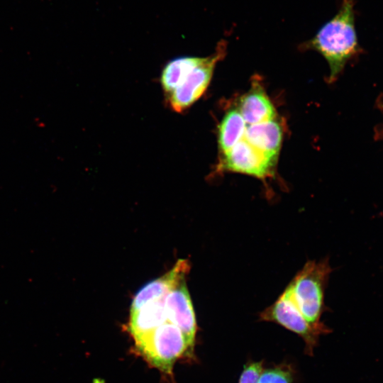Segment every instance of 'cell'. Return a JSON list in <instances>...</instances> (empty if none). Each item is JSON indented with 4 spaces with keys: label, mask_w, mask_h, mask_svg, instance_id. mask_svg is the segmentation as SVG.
<instances>
[{
    "label": "cell",
    "mask_w": 383,
    "mask_h": 383,
    "mask_svg": "<svg viewBox=\"0 0 383 383\" xmlns=\"http://www.w3.org/2000/svg\"><path fill=\"white\" fill-rule=\"evenodd\" d=\"M203 60L204 57L185 56L168 62L160 76V84L165 96L172 92Z\"/></svg>",
    "instance_id": "12"
},
{
    "label": "cell",
    "mask_w": 383,
    "mask_h": 383,
    "mask_svg": "<svg viewBox=\"0 0 383 383\" xmlns=\"http://www.w3.org/2000/svg\"><path fill=\"white\" fill-rule=\"evenodd\" d=\"M263 370L262 361L250 362L244 367L239 383H257Z\"/></svg>",
    "instance_id": "15"
},
{
    "label": "cell",
    "mask_w": 383,
    "mask_h": 383,
    "mask_svg": "<svg viewBox=\"0 0 383 383\" xmlns=\"http://www.w3.org/2000/svg\"><path fill=\"white\" fill-rule=\"evenodd\" d=\"M165 296L148 302L137 311L130 313L128 328L134 340L168 321Z\"/></svg>",
    "instance_id": "10"
},
{
    "label": "cell",
    "mask_w": 383,
    "mask_h": 383,
    "mask_svg": "<svg viewBox=\"0 0 383 383\" xmlns=\"http://www.w3.org/2000/svg\"><path fill=\"white\" fill-rule=\"evenodd\" d=\"M331 270L328 260H309L286 287L297 309L311 324L321 323L325 289Z\"/></svg>",
    "instance_id": "2"
},
{
    "label": "cell",
    "mask_w": 383,
    "mask_h": 383,
    "mask_svg": "<svg viewBox=\"0 0 383 383\" xmlns=\"http://www.w3.org/2000/svg\"><path fill=\"white\" fill-rule=\"evenodd\" d=\"M262 321L277 323L298 334L306 343V350L311 355L318 336L328 331L323 323H310L297 309L287 289L277 300L260 313Z\"/></svg>",
    "instance_id": "4"
},
{
    "label": "cell",
    "mask_w": 383,
    "mask_h": 383,
    "mask_svg": "<svg viewBox=\"0 0 383 383\" xmlns=\"http://www.w3.org/2000/svg\"><path fill=\"white\" fill-rule=\"evenodd\" d=\"M190 269L188 260H178L173 267L162 276L143 285L135 294L131 305L130 313L152 301L160 299L174 289L182 281Z\"/></svg>",
    "instance_id": "8"
},
{
    "label": "cell",
    "mask_w": 383,
    "mask_h": 383,
    "mask_svg": "<svg viewBox=\"0 0 383 383\" xmlns=\"http://www.w3.org/2000/svg\"><path fill=\"white\" fill-rule=\"evenodd\" d=\"M226 42L221 40L211 56L194 68L183 82L170 94L166 96L170 109L182 113L191 106L204 94L208 87L217 62L226 54Z\"/></svg>",
    "instance_id": "5"
},
{
    "label": "cell",
    "mask_w": 383,
    "mask_h": 383,
    "mask_svg": "<svg viewBox=\"0 0 383 383\" xmlns=\"http://www.w3.org/2000/svg\"><path fill=\"white\" fill-rule=\"evenodd\" d=\"M238 110L248 125L273 120L275 115L272 102L256 81L252 83L249 91L240 99Z\"/></svg>",
    "instance_id": "9"
},
{
    "label": "cell",
    "mask_w": 383,
    "mask_h": 383,
    "mask_svg": "<svg viewBox=\"0 0 383 383\" xmlns=\"http://www.w3.org/2000/svg\"><path fill=\"white\" fill-rule=\"evenodd\" d=\"M243 138L257 150L277 161L282 130L274 120L247 126Z\"/></svg>",
    "instance_id": "11"
},
{
    "label": "cell",
    "mask_w": 383,
    "mask_h": 383,
    "mask_svg": "<svg viewBox=\"0 0 383 383\" xmlns=\"http://www.w3.org/2000/svg\"><path fill=\"white\" fill-rule=\"evenodd\" d=\"M247 124L238 109L229 110L223 116L218 133V148L221 155L230 150L244 137Z\"/></svg>",
    "instance_id": "13"
},
{
    "label": "cell",
    "mask_w": 383,
    "mask_h": 383,
    "mask_svg": "<svg viewBox=\"0 0 383 383\" xmlns=\"http://www.w3.org/2000/svg\"><path fill=\"white\" fill-rule=\"evenodd\" d=\"M135 343L148 362L167 373L178 358L193 350L180 328L169 321L135 340Z\"/></svg>",
    "instance_id": "3"
},
{
    "label": "cell",
    "mask_w": 383,
    "mask_h": 383,
    "mask_svg": "<svg viewBox=\"0 0 383 383\" xmlns=\"http://www.w3.org/2000/svg\"><path fill=\"white\" fill-rule=\"evenodd\" d=\"M292 380L291 367L282 365L263 370L257 383H292Z\"/></svg>",
    "instance_id": "14"
},
{
    "label": "cell",
    "mask_w": 383,
    "mask_h": 383,
    "mask_svg": "<svg viewBox=\"0 0 383 383\" xmlns=\"http://www.w3.org/2000/svg\"><path fill=\"white\" fill-rule=\"evenodd\" d=\"M355 0H340L336 14L324 23L304 48L319 52L328 62L333 82L360 47L355 30Z\"/></svg>",
    "instance_id": "1"
},
{
    "label": "cell",
    "mask_w": 383,
    "mask_h": 383,
    "mask_svg": "<svg viewBox=\"0 0 383 383\" xmlns=\"http://www.w3.org/2000/svg\"><path fill=\"white\" fill-rule=\"evenodd\" d=\"M276 163L243 138L222 155L216 172L240 173L265 181L274 175Z\"/></svg>",
    "instance_id": "6"
},
{
    "label": "cell",
    "mask_w": 383,
    "mask_h": 383,
    "mask_svg": "<svg viewBox=\"0 0 383 383\" xmlns=\"http://www.w3.org/2000/svg\"><path fill=\"white\" fill-rule=\"evenodd\" d=\"M165 302L168 321L180 328L193 349L196 321L185 280L166 294Z\"/></svg>",
    "instance_id": "7"
}]
</instances>
